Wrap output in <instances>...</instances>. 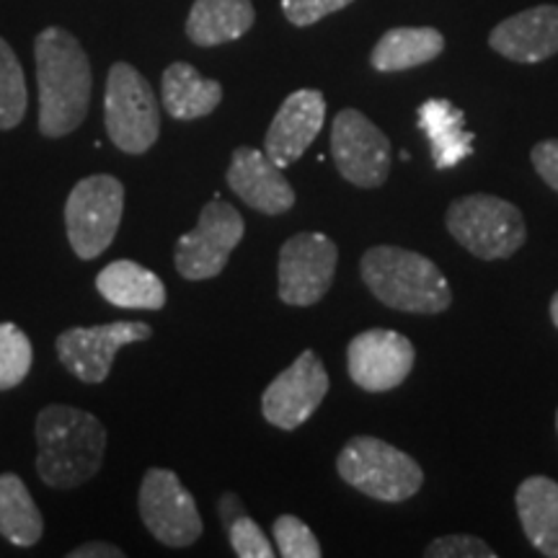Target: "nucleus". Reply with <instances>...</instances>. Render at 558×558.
Returning a JSON list of instances; mask_svg holds the SVG:
<instances>
[{
  "instance_id": "obj_25",
  "label": "nucleus",
  "mask_w": 558,
  "mask_h": 558,
  "mask_svg": "<svg viewBox=\"0 0 558 558\" xmlns=\"http://www.w3.org/2000/svg\"><path fill=\"white\" fill-rule=\"evenodd\" d=\"M29 94H26L24 68L13 47L0 37V130H13L24 122Z\"/></svg>"
},
{
  "instance_id": "obj_18",
  "label": "nucleus",
  "mask_w": 558,
  "mask_h": 558,
  "mask_svg": "<svg viewBox=\"0 0 558 558\" xmlns=\"http://www.w3.org/2000/svg\"><path fill=\"white\" fill-rule=\"evenodd\" d=\"M514 507L530 546L546 558H558V481L530 476L518 486Z\"/></svg>"
},
{
  "instance_id": "obj_27",
  "label": "nucleus",
  "mask_w": 558,
  "mask_h": 558,
  "mask_svg": "<svg viewBox=\"0 0 558 558\" xmlns=\"http://www.w3.org/2000/svg\"><path fill=\"white\" fill-rule=\"evenodd\" d=\"M271 533H275L277 554L282 558H320L324 550H320V543L313 530L305 525L303 520L295 518V514H279L271 525Z\"/></svg>"
},
{
  "instance_id": "obj_5",
  "label": "nucleus",
  "mask_w": 558,
  "mask_h": 558,
  "mask_svg": "<svg viewBox=\"0 0 558 558\" xmlns=\"http://www.w3.org/2000/svg\"><path fill=\"white\" fill-rule=\"evenodd\" d=\"M445 228L469 254L484 262L512 259L527 241V226L518 205L494 194H469L452 202Z\"/></svg>"
},
{
  "instance_id": "obj_1",
  "label": "nucleus",
  "mask_w": 558,
  "mask_h": 558,
  "mask_svg": "<svg viewBox=\"0 0 558 558\" xmlns=\"http://www.w3.org/2000/svg\"><path fill=\"white\" fill-rule=\"evenodd\" d=\"M39 86V132L65 137L86 122L94 73L81 41L62 26H47L34 39Z\"/></svg>"
},
{
  "instance_id": "obj_15",
  "label": "nucleus",
  "mask_w": 558,
  "mask_h": 558,
  "mask_svg": "<svg viewBox=\"0 0 558 558\" xmlns=\"http://www.w3.org/2000/svg\"><path fill=\"white\" fill-rule=\"evenodd\" d=\"M326 122V99L316 88H300L290 94L277 109L267 135L264 153L275 160L279 169H290L305 150L316 143L320 128Z\"/></svg>"
},
{
  "instance_id": "obj_9",
  "label": "nucleus",
  "mask_w": 558,
  "mask_h": 558,
  "mask_svg": "<svg viewBox=\"0 0 558 558\" xmlns=\"http://www.w3.org/2000/svg\"><path fill=\"white\" fill-rule=\"evenodd\" d=\"M246 235V222L233 205L213 199L202 207L197 228L184 233L177 243V271L190 282H202L222 275L226 264Z\"/></svg>"
},
{
  "instance_id": "obj_34",
  "label": "nucleus",
  "mask_w": 558,
  "mask_h": 558,
  "mask_svg": "<svg viewBox=\"0 0 558 558\" xmlns=\"http://www.w3.org/2000/svg\"><path fill=\"white\" fill-rule=\"evenodd\" d=\"M556 432H558V411H556Z\"/></svg>"
},
{
  "instance_id": "obj_16",
  "label": "nucleus",
  "mask_w": 558,
  "mask_h": 558,
  "mask_svg": "<svg viewBox=\"0 0 558 558\" xmlns=\"http://www.w3.org/2000/svg\"><path fill=\"white\" fill-rule=\"evenodd\" d=\"M226 181L235 192V197H241L251 209L269 215V218H277V215L290 213L295 207V190H292L282 169L264 150L248 148V145L235 148Z\"/></svg>"
},
{
  "instance_id": "obj_10",
  "label": "nucleus",
  "mask_w": 558,
  "mask_h": 558,
  "mask_svg": "<svg viewBox=\"0 0 558 558\" xmlns=\"http://www.w3.org/2000/svg\"><path fill=\"white\" fill-rule=\"evenodd\" d=\"M339 248L324 233H295L279 248V300L311 308L329 295L337 275Z\"/></svg>"
},
{
  "instance_id": "obj_19",
  "label": "nucleus",
  "mask_w": 558,
  "mask_h": 558,
  "mask_svg": "<svg viewBox=\"0 0 558 558\" xmlns=\"http://www.w3.org/2000/svg\"><path fill=\"white\" fill-rule=\"evenodd\" d=\"M418 130L429 140L432 160L439 171L456 169L473 153V135L465 130V114L448 99H427L416 111Z\"/></svg>"
},
{
  "instance_id": "obj_13",
  "label": "nucleus",
  "mask_w": 558,
  "mask_h": 558,
  "mask_svg": "<svg viewBox=\"0 0 558 558\" xmlns=\"http://www.w3.org/2000/svg\"><path fill=\"white\" fill-rule=\"evenodd\" d=\"M153 337L148 324L140 320H114V324L90 326V329H68L58 337V357L73 378L88 386L109 378L117 352Z\"/></svg>"
},
{
  "instance_id": "obj_30",
  "label": "nucleus",
  "mask_w": 558,
  "mask_h": 558,
  "mask_svg": "<svg viewBox=\"0 0 558 558\" xmlns=\"http://www.w3.org/2000/svg\"><path fill=\"white\" fill-rule=\"evenodd\" d=\"M354 0H282V13L292 26H313L331 13L344 11Z\"/></svg>"
},
{
  "instance_id": "obj_26",
  "label": "nucleus",
  "mask_w": 558,
  "mask_h": 558,
  "mask_svg": "<svg viewBox=\"0 0 558 558\" xmlns=\"http://www.w3.org/2000/svg\"><path fill=\"white\" fill-rule=\"evenodd\" d=\"M34 362L32 341L16 324H0V390L26 380Z\"/></svg>"
},
{
  "instance_id": "obj_2",
  "label": "nucleus",
  "mask_w": 558,
  "mask_h": 558,
  "mask_svg": "<svg viewBox=\"0 0 558 558\" xmlns=\"http://www.w3.org/2000/svg\"><path fill=\"white\" fill-rule=\"evenodd\" d=\"M37 473L52 488H75L99 473L107 452V429L90 411L52 403L39 411Z\"/></svg>"
},
{
  "instance_id": "obj_3",
  "label": "nucleus",
  "mask_w": 558,
  "mask_h": 558,
  "mask_svg": "<svg viewBox=\"0 0 558 558\" xmlns=\"http://www.w3.org/2000/svg\"><path fill=\"white\" fill-rule=\"evenodd\" d=\"M360 277L388 308L437 316L452 305V290L442 269L427 256L401 246H373L362 254Z\"/></svg>"
},
{
  "instance_id": "obj_4",
  "label": "nucleus",
  "mask_w": 558,
  "mask_h": 558,
  "mask_svg": "<svg viewBox=\"0 0 558 558\" xmlns=\"http://www.w3.org/2000/svg\"><path fill=\"white\" fill-rule=\"evenodd\" d=\"M337 473L344 484L386 505L409 501L424 486L422 465L409 452L369 435L352 437L341 448Z\"/></svg>"
},
{
  "instance_id": "obj_12",
  "label": "nucleus",
  "mask_w": 558,
  "mask_h": 558,
  "mask_svg": "<svg viewBox=\"0 0 558 558\" xmlns=\"http://www.w3.org/2000/svg\"><path fill=\"white\" fill-rule=\"evenodd\" d=\"M329 373L313 349H305L288 369L269 383L262 396V414L271 427L292 432L316 414L329 393Z\"/></svg>"
},
{
  "instance_id": "obj_28",
  "label": "nucleus",
  "mask_w": 558,
  "mask_h": 558,
  "mask_svg": "<svg viewBox=\"0 0 558 558\" xmlns=\"http://www.w3.org/2000/svg\"><path fill=\"white\" fill-rule=\"evenodd\" d=\"M228 538L233 546V554L241 558H275L277 548H271V543L264 530L256 525L248 514H239L228 525Z\"/></svg>"
},
{
  "instance_id": "obj_7",
  "label": "nucleus",
  "mask_w": 558,
  "mask_h": 558,
  "mask_svg": "<svg viewBox=\"0 0 558 558\" xmlns=\"http://www.w3.org/2000/svg\"><path fill=\"white\" fill-rule=\"evenodd\" d=\"M124 213V186L109 173H94L73 186L65 202L70 248L83 262L99 259L117 239Z\"/></svg>"
},
{
  "instance_id": "obj_17",
  "label": "nucleus",
  "mask_w": 558,
  "mask_h": 558,
  "mask_svg": "<svg viewBox=\"0 0 558 558\" xmlns=\"http://www.w3.org/2000/svg\"><path fill=\"white\" fill-rule=\"evenodd\" d=\"M488 45L501 58L535 65L558 54V5H533L497 24L488 34Z\"/></svg>"
},
{
  "instance_id": "obj_20",
  "label": "nucleus",
  "mask_w": 558,
  "mask_h": 558,
  "mask_svg": "<svg viewBox=\"0 0 558 558\" xmlns=\"http://www.w3.org/2000/svg\"><path fill=\"white\" fill-rule=\"evenodd\" d=\"M96 290L107 303L128 311H160L166 305V284L143 264L120 259L96 275Z\"/></svg>"
},
{
  "instance_id": "obj_24",
  "label": "nucleus",
  "mask_w": 558,
  "mask_h": 558,
  "mask_svg": "<svg viewBox=\"0 0 558 558\" xmlns=\"http://www.w3.org/2000/svg\"><path fill=\"white\" fill-rule=\"evenodd\" d=\"M45 520L37 501L16 473L0 476V535L19 548H32L41 541Z\"/></svg>"
},
{
  "instance_id": "obj_32",
  "label": "nucleus",
  "mask_w": 558,
  "mask_h": 558,
  "mask_svg": "<svg viewBox=\"0 0 558 558\" xmlns=\"http://www.w3.org/2000/svg\"><path fill=\"white\" fill-rule=\"evenodd\" d=\"M68 558H124V550L111 543H83V546L68 550Z\"/></svg>"
},
{
  "instance_id": "obj_6",
  "label": "nucleus",
  "mask_w": 558,
  "mask_h": 558,
  "mask_svg": "<svg viewBox=\"0 0 558 558\" xmlns=\"http://www.w3.org/2000/svg\"><path fill=\"white\" fill-rule=\"evenodd\" d=\"M104 124L117 150L128 156L148 153L160 135V109L150 83L130 62H114L107 75Z\"/></svg>"
},
{
  "instance_id": "obj_14",
  "label": "nucleus",
  "mask_w": 558,
  "mask_h": 558,
  "mask_svg": "<svg viewBox=\"0 0 558 558\" xmlns=\"http://www.w3.org/2000/svg\"><path fill=\"white\" fill-rule=\"evenodd\" d=\"M416 362L414 341L393 329H369L349 341L347 373L367 393H386L409 378Z\"/></svg>"
},
{
  "instance_id": "obj_8",
  "label": "nucleus",
  "mask_w": 558,
  "mask_h": 558,
  "mask_svg": "<svg viewBox=\"0 0 558 558\" xmlns=\"http://www.w3.org/2000/svg\"><path fill=\"white\" fill-rule=\"evenodd\" d=\"M331 158L341 179L360 190H378L390 177V140L360 109H341L331 124Z\"/></svg>"
},
{
  "instance_id": "obj_29",
  "label": "nucleus",
  "mask_w": 558,
  "mask_h": 558,
  "mask_svg": "<svg viewBox=\"0 0 558 558\" xmlns=\"http://www.w3.org/2000/svg\"><path fill=\"white\" fill-rule=\"evenodd\" d=\"M427 558H497V550L476 535H442L424 548Z\"/></svg>"
},
{
  "instance_id": "obj_33",
  "label": "nucleus",
  "mask_w": 558,
  "mask_h": 558,
  "mask_svg": "<svg viewBox=\"0 0 558 558\" xmlns=\"http://www.w3.org/2000/svg\"><path fill=\"white\" fill-rule=\"evenodd\" d=\"M550 320H554V326L558 329V292L550 298Z\"/></svg>"
},
{
  "instance_id": "obj_31",
  "label": "nucleus",
  "mask_w": 558,
  "mask_h": 558,
  "mask_svg": "<svg viewBox=\"0 0 558 558\" xmlns=\"http://www.w3.org/2000/svg\"><path fill=\"white\" fill-rule=\"evenodd\" d=\"M530 160L538 177L546 181L550 190L558 192V140H541L533 150H530Z\"/></svg>"
},
{
  "instance_id": "obj_21",
  "label": "nucleus",
  "mask_w": 558,
  "mask_h": 558,
  "mask_svg": "<svg viewBox=\"0 0 558 558\" xmlns=\"http://www.w3.org/2000/svg\"><path fill=\"white\" fill-rule=\"evenodd\" d=\"M160 96L166 114L179 122H192L220 107L222 86L220 81L202 78L199 70L190 62H171L160 78Z\"/></svg>"
},
{
  "instance_id": "obj_11",
  "label": "nucleus",
  "mask_w": 558,
  "mask_h": 558,
  "mask_svg": "<svg viewBox=\"0 0 558 558\" xmlns=\"http://www.w3.org/2000/svg\"><path fill=\"white\" fill-rule=\"evenodd\" d=\"M140 518L148 533L169 548H186L199 541L202 518L190 488L169 469H150L140 484Z\"/></svg>"
},
{
  "instance_id": "obj_23",
  "label": "nucleus",
  "mask_w": 558,
  "mask_h": 558,
  "mask_svg": "<svg viewBox=\"0 0 558 558\" xmlns=\"http://www.w3.org/2000/svg\"><path fill=\"white\" fill-rule=\"evenodd\" d=\"M445 50V37L432 26H396L378 39L369 65L378 73H401L437 60Z\"/></svg>"
},
{
  "instance_id": "obj_22",
  "label": "nucleus",
  "mask_w": 558,
  "mask_h": 558,
  "mask_svg": "<svg viewBox=\"0 0 558 558\" xmlns=\"http://www.w3.org/2000/svg\"><path fill=\"white\" fill-rule=\"evenodd\" d=\"M256 11L251 0H194L186 37L197 47H220L251 32Z\"/></svg>"
}]
</instances>
